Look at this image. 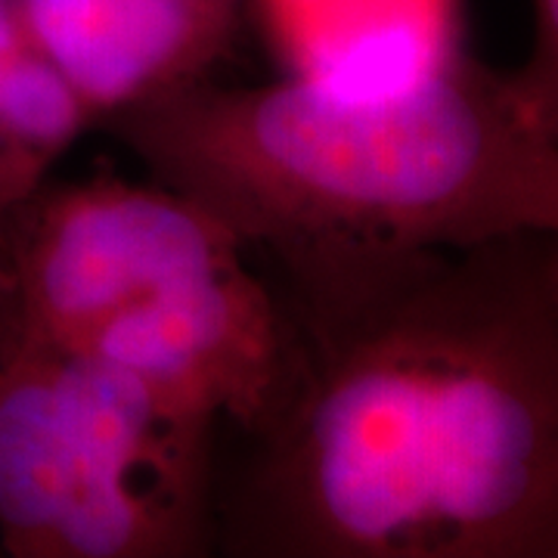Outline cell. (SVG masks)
<instances>
[{
    "label": "cell",
    "instance_id": "6da1fadb",
    "mask_svg": "<svg viewBox=\"0 0 558 558\" xmlns=\"http://www.w3.org/2000/svg\"><path fill=\"white\" fill-rule=\"evenodd\" d=\"M282 363L215 497L233 558H558L546 236L274 264Z\"/></svg>",
    "mask_w": 558,
    "mask_h": 558
},
{
    "label": "cell",
    "instance_id": "7a4b0ae2",
    "mask_svg": "<svg viewBox=\"0 0 558 558\" xmlns=\"http://www.w3.org/2000/svg\"><path fill=\"white\" fill-rule=\"evenodd\" d=\"M121 146L270 264L472 248L558 223V143L465 50L388 90L208 75L106 119Z\"/></svg>",
    "mask_w": 558,
    "mask_h": 558
},
{
    "label": "cell",
    "instance_id": "3957f363",
    "mask_svg": "<svg viewBox=\"0 0 558 558\" xmlns=\"http://www.w3.org/2000/svg\"><path fill=\"white\" fill-rule=\"evenodd\" d=\"M97 354L0 351V553L190 558L215 546L211 438Z\"/></svg>",
    "mask_w": 558,
    "mask_h": 558
},
{
    "label": "cell",
    "instance_id": "277c9868",
    "mask_svg": "<svg viewBox=\"0 0 558 558\" xmlns=\"http://www.w3.org/2000/svg\"><path fill=\"white\" fill-rule=\"evenodd\" d=\"M0 233V351L78 354L121 317L248 258L227 223L159 180L44 183Z\"/></svg>",
    "mask_w": 558,
    "mask_h": 558
},
{
    "label": "cell",
    "instance_id": "5b68a950",
    "mask_svg": "<svg viewBox=\"0 0 558 558\" xmlns=\"http://www.w3.org/2000/svg\"><path fill=\"white\" fill-rule=\"evenodd\" d=\"M22 35L94 119L202 78L233 22L193 0H16Z\"/></svg>",
    "mask_w": 558,
    "mask_h": 558
},
{
    "label": "cell",
    "instance_id": "8992f818",
    "mask_svg": "<svg viewBox=\"0 0 558 558\" xmlns=\"http://www.w3.org/2000/svg\"><path fill=\"white\" fill-rule=\"evenodd\" d=\"M286 75L388 90L459 57L462 0H258Z\"/></svg>",
    "mask_w": 558,
    "mask_h": 558
},
{
    "label": "cell",
    "instance_id": "52a82bcc",
    "mask_svg": "<svg viewBox=\"0 0 558 558\" xmlns=\"http://www.w3.org/2000/svg\"><path fill=\"white\" fill-rule=\"evenodd\" d=\"M90 121L75 87L28 40L0 50V220L38 193Z\"/></svg>",
    "mask_w": 558,
    "mask_h": 558
},
{
    "label": "cell",
    "instance_id": "ba28073f",
    "mask_svg": "<svg viewBox=\"0 0 558 558\" xmlns=\"http://www.w3.org/2000/svg\"><path fill=\"white\" fill-rule=\"evenodd\" d=\"M531 50L527 60L509 72V84L527 119L558 143V0H531Z\"/></svg>",
    "mask_w": 558,
    "mask_h": 558
},
{
    "label": "cell",
    "instance_id": "9c48e42d",
    "mask_svg": "<svg viewBox=\"0 0 558 558\" xmlns=\"http://www.w3.org/2000/svg\"><path fill=\"white\" fill-rule=\"evenodd\" d=\"M193 3L202 7V10H208V13H215L220 20L236 22V10H240L242 0H193Z\"/></svg>",
    "mask_w": 558,
    "mask_h": 558
},
{
    "label": "cell",
    "instance_id": "30bf717a",
    "mask_svg": "<svg viewBox=\"0 0 558 558\" xmlns=\"http://www.w3.org/2000/svg\"><path fill=\"white\" fill-rule=\"evenodd\" d=\"M546 252H549V277H553V286H556L558 295V223L556 230L546 236Z\"/></svg>",
    "mask_w": 558,
    "mask_h": 558
}]
</instances>
